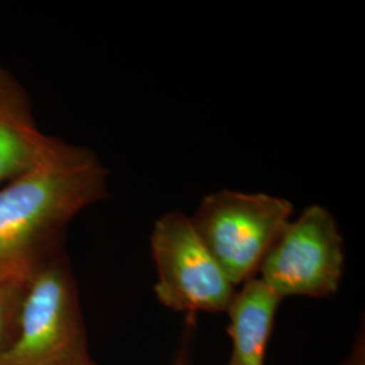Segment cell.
I'll use <instances>...</instances> for the list:
<instances>
[{"mask_svg": "<svg viewBox=\"0 0 365 365\" xmlns=\"http://www.w3.org/2000/svg\"><path fill=\"white\" fill-rule=\"evenodd\" d=\"M108 197V170L90 148L58 138L37 165L0 188V286L24 288L63 252L68 225Z\"/></svg>", "mask_w": 365, "mask_h": 365, "instance_id": "1", "label": "cell"}, {"mask_svg": "<svg viewBox=\"0 0 365 365\" xmlns=\"http://www.w3.org/2000/svg\"><path fill=\"white\" fill-rule=\"evenodd\" d=\"M0 365H98L64 252L48 261L24 288L18 331L0 352Z\"/></svg>", "mask_w": 365, "mask_h": 365, "instance_id": "2", "label": "cell"}, {"mask_svg": "<svg viewBox=\"0 0 365 365\" xmlns=\"http://www.w3.org/2000/svg\"><path fill=\"white\" fill-rule=\"evenodd\" d=\"M292 212L284 197L220 190L205 196L190 218L222 271L238 287L257 276Z\"/></svg>", "mask_w": 365, "mask_h": 365, "instance_id": "3", "label": "cell"}, {"mask_svg": "<svg viewBox=\"0 0 365 365\" xmlns=\"http://www.w3.org/2000/svg\"><path fill=\"white\" fill-rule=\"evenodd\" d=\"M150 250L157 272L153 291L163 306L176 313H226L237 287L188 215L179 210L163 214L153 225Z\"/></svg>", "mask_w": 365, "mask_h": 365, "instance_id": "4", "label": "cell"}, {"mask_svg": "<svg viewBox=\"0 0 365 365\" xmlns=\"http://www.w3.org/2000/svg\"><path fill=\"white\" fill-rule=\"evenodd\" d=\"M345 268L344 238L334 215L313 205L288 222L261 262L257 277L282 299L329 298Z\"/></svg>", "mask_w": 365, "mask_h": 365, "instance_id": "5", "label": "cell"}, {"mask_svg": "<svg viewBox=\"0 0 365 365\" xmlns=\"http://www.w3.org/2000/svg\"><path fill=\"white\" fill-rule=\"evenodd\" d=\"M57 141L39 129L25 87L0 63V185L37 165Z\"/></svg>", "mask_w": 365, "mask_h": 365, "instance_id": "6", "label": "cell"}, {"mask_svg": "<svg viewBox=\"0 0 365 365\" xmlns=\"http://www.w3.org/2000/svg\"><path fill=\"white\" fill-rule=\"evenodd\" d=\"M282 298L260 279L252 277L235 292L226 313L232 354L227 365H265L268 342Z\"/></svg>", "mask_w": 365, "mask_h": 365, "instance_id": "7", "label": "cell"}, {"mask_svg": "<svg viewBox=\"0 0 365 365\" xmlns=\"http://www.w3.org/2000/svg\"><path fill=\"white\" fill-rule=\"evenodd\" d=\"M24 288L0 286V352L11 344L18 331Z\"/></svg>", "mask_w": 365, "mask_h": 365, "instance_id": "8", "label": "cell"}, {"mask_svg": "<svg viewBox=\"0 0 365 365\" xmlns=\"http://www.w3.org/2000/svg\"><path fill=\"white\" fill-rule=\"evenodd\" d=\"M341 365H365L364 330H361V333L359 334V337L353 345L349 356L342 361Z\"/></svg>", "mask_w": 365, "mask_h": 365, "instance_id": "9", "label": "cell"}]
</instances>
